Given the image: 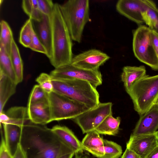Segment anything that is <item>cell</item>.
Listing matches in <instances>:
<instances>
[{
    "mask_svg": "<svg viewBox=\"0 0 158 158\" xmlns=\"http://www.w3.org/2000/svg\"><path fill=\"white\" fill-rule=\"evenodd\" d=\"M51 129L62 141L73 150L75 154L83 152L81 142L68 128L56 125Z\"/></svg>",
    "mask_w": 158,
    "mask_h": 158,
    "instance_id": "16",
    "label": "cell"
},
{
    "mask_svg": "<svg viewBox=\"0 0 158 158\" xmlns=\"http://www.w3.org/2000/svg\"><path fill=\"white\" fill-rule=\"evenodd\" d=\"M52 121L73 119L90 109L85 105L54 91L48 94Z\"/></svg>",
    "mask_w": 158,
    "mask_h": 158,
    "instance_id": "7",
    "label": "cell"
},
{
    "mask_svg": "<svg viewBox=\"0 0 158 158\" xmlns=\"http://www.w3.org/2000/svg\"><path fill=\"white\" fill-rule=\"evenodd\" d=\"M146 158H158V146L151 151Z\"/></svg>",
    "mask_w": 158,
    "mask_h": 158,
    "instance_id": "39",
    "label": "cell"
},
{
    "mask_svg": "<svg viewBox=\"0 0 158 158\" xmlns=\"http://www.w3.org/2000/svg\"><path fill=\"white\" fill-rule=\"evenodd\" d=\"M6 114L9 118V120L6 124H14L22 127L31 121L27 107H13L9 109Z\"/></svg>",
    "mask_w": 158,
    "mask_h": 158,
    "instance_id": "21",
    "label": "cell"
},
{
    "mask_svg": "<svg viewBox=\"0 0 158 158\" xmlns=\"http://www.w3.org/2000/svg\"><path fill=\"white\" fill-rule=\"evenodd\" d=\"M60 8L72 40L80 43L84 27L90 20L88 0H69Z\"/></svg>",
    "mask_w": 158,
    "mask_h": 158,
    "instance_id": "3",
    "label": "cell"
},
{
    "mask_svg": "<svg viewBox=\"0 0 158 158\" xmlns=\"http://www.w3.org/2000/svg\"><path fill=\"white\" fill-rule=\"evenodd\" d=\"M29 48L33 51L43 53L46 55V50L40 40L34 28L33 31L31 44Z\"/></svg>",
    "mask_w": 158,
    "mask_h": 158,
    "instance_id": "33",
    "label": "cell"
},
{
    "mask_svg": "<svg viewBox=\"0 0 158 158\" xmlns=\"http://www.w3.org/2000/svg\"><path fill=\"white\" fill-rule=\"evenodd\" d=\"M17 85L10 78L0 72V113L9 99L15 92Z\"/></svg>",
    "mask_w": 158,
    "mask_h": 158,
    "instance_id": "20",
    "label": "cell"
},
{
    "mask_svg": "<svg viewBox=\"0 0 158 158\" xmlns=\"http://www.w3.org/2000/svg\"><path fill=\"white\" fill-rule=\"evenodd\" d=\"M35 81L46 93L49 94L53 91L52 79L50 74L42 73L36 78Z\"/></svg>",
    "mask_w": 158,
    "mask_h": 158,
    "instance_id": "30",
    "label": "cell"
},
{
    "mask_svg": "<svg viewBox=\"0 0 158 158\" xmlns=\"http://www.w3.org/2000/svg\"><path fill=\"white\" fill-rule=\"evenodd\" d=\"M0 72L10 78L17 85L10 55L0 44Z\"/></svg>",
    "mask_w": 158,
    "mask_h": 158,
    "instance_id": "24",
    "label": "cell"
},
{
    "mask_svg": "<svg viewBox=\"0 0 158 158\" xmlns=\"http://www.w3.org/2000/svg\"><path fill=\"white\" fill-rule=\"evenodd\" d=\"M0 158H12V156L8 150L2 136L0 148Z\"/></svg>",
    "mask_w": 158,
    "mask_h": 158,
    "instance_id": "34",
    "label": "cell"
},
{
    "mask_svg": "<svg viewBox=\"0 0 158 158\" xmlns=\"http://www.w3.org/2000/svg\"><path fill=\"white\" fill-rule=\"evenodd\" d=\"M111 102L100 103L96 107L80 114L73 120L79 126L83 134L95 131L103 120L112 114Z\"/></svg>",
    "mask_w": 158,
    "mask_h": 158,
    "instance_id": "9",
    "label": "cell"
},
{
    "mask_svg": "<svg viewBox=\"0 0 158 158\" xmlns=\"http://www.w3.org/2000/svg\"><path fill=\"white\" fill-rule=\"evenodd\" d=\"M104 139L96 131L87 133L82 139V146L89 148H94L103 146Z\"/></svg>",
    "mask_w": 158,
    "mask_h": 158,
    "instance_id": "29",
    "label": "cell"
},
{
    "mask_svg": "<svg viewBox=\"0 0 158 158\" xmlns=\"http://www.w3.org/2000/svg\"><path fill=\"white\" fill-rule=\"evenodd\" d=\"M12 158H27L20 143L19 144L15 153L12 156Z\"/></svg>",
    "mask_w": 158,
    "mask_h": 158,
    "instance_id": "37",
    "label": "cell"
},
{
    "mask_svg": "<svg viewBox=\"0 0 158 158\" xmlns=\"http://www.w3.org/2000/svg\"><path fill=\"white\" fill-rule=\"evenodd\" d=\"M48 94L46 93L39 85H35L31 92L29 97L27 104L47 99Z\"/></svg>",
    "mask_w": 158,
    "mask_h": 158,
    "instance_id": "31",
    "label": "cell"
},
{
    "mask_svg": "<svg viewBox=\"0 0 158 158\" xmlns=\"http://www.w3.org/2000/svg\"><path fill=\"white\" fill-rule=\"evenodd\" d=\"M116 9L122 15L139 25L144 23L142 15V0H119Z\"/></svg>",
    "mask_w": 158,
    "mask_h": 158,
    "instance_id": "14",
    "label": "cell"
},
{
    "mask_svg": "<svg viewBox=\"0 0 158 158\" xmlns=\"http://www.w3.org/2000/svg\"><path fill=\"white\" fill-rule=\"evenodd\" d=\"M103 147L102 158H119L122 153L121 146L111 141L104 139Z\"/></svg>",
    "mask_w": 158,
    "mask_h": 158,
    "instance_id": "28",
    "label": "cell"
},
{
    "mask_svg": "<svg viewBox=\"0 0 158 158\" xmlns=\"http://www.w3.org/2000/svg\"><path fill=\"white\" fill-rule=\"evenodd\" d=\"M75 155V158H88L87 156L82 153L76 154Z\"/></svg>",
    "mask_w": 158,
    "mask_h": 158,
    "instance_id": "40",
    "label": "cell"
},
{
    "mask_svg": "<svg viewBox=\"0 0 158 158\" xmlns=\"http://www.w3.org/2000/svg\"><path fill=\"white\" fill-rule=\"evenodd\" d=\"M150 37L152 44L157 54L158 52V36L151 30Z\"/></svg>",
    "mask_w": 158,
    "mask_h": 158,
    "instance_id": "36",
    "label": "cell"
},
{
    "mask_svg": "<svg viewBox=\"0 0 158 158\" xmlns=\"http://www.w3.org/2000/svg\"><path fill=\"white\" fill-rule=\"evenodd\" d=\"M146 68L143 65L127 66L123 68L121 77L127 92L135 82L146 75Z\"/></svg>",
    "mask_w": 158,
    "mask_h": 158,
    "instance_id": "19",
    "label": "cell"
},
{
    "mask_svg": "<svg viewBox=\"0 0 158 158\" xmlns=\"http://www.w3.org/2000/svg\"><path fill=\"white\" fill-rule=\"evenodd\" d=\"M0 25V44L10 55L11 44L14 39L13 33L10 27L5 21L1 20Z\"/></svg>",
    "mask_w": 158,
    "mask_h": 158,
    "instance_id": "26",
    "label": "cell"
},
{
    "mask_svg": "<svg viewBox=\"0 0 158 158\" xmlns=\"http://www.w3.org/2000/svg\"><path fill=\"white\" fill-rule=\"evenodd\" d=\"M151 30L147 26L140 25L133 32L132 47L135 57L152 70H158L157 53L152 43Z\"/></svg>",
    "mask_w": 158,
    "mask_h": 158,
    "instance_id": "6",
    "label": "cell"
},
{
    "mask_svg": "<svg viewBox=\"0 0 158 158\" xmlns=\"http://www.w3.org/2000/svg\"><path fill=\"white\" fill-rule=\"evenodd\" d=\"M10 56L18 84L23 80V64L19 48L14 39L11 44Z\"/></svg>",
    "mask_w": 158,
    "mask_h": 158,
    "instance_id": "23",
    "label": "cell"
},
{
    "mask_svg": "<svg viewBox=\"0 0 158 158\" xmlns=\"http://www.w3.org/2000/svg\"><path fill=\"white\" fill-rule=\"evenodd\" d=\"M22 7L25 13L32 21L40 22L43 19V14L40 11L37 0H23Z\"/></svg>",
    "mask_w": 158,
    "mask_h": 158,
    "instance_id": "25",
    "label": "cell"
},
{
    "mask_svg": "<svg viewBox=\"0 0 158 158\" xmlns=\"http://www.w3.org/2000/svg\"><path fill=\"white\" fill-rule=\"evenodd\" d=\"M2 125L6 144L9 152L13 156L20 143L21 127L10 124H3Z\"/></svg>",
    "mask_w": 158,
    "mask_h": 158,
    "instance_id": "18",
    "label": "cell"
},
{
    "mask_svg": "<svg viewBox=\"0 0 158 158\" xmlns=\"http://www.w3.org/2000/svg\"><path fill=\"white\" fill-rule=\"evenodd\" d=\"M50 17L52 31V54L49 60L51 64L56 69L71 64L73 58V44L59 4L55 3Z\"/></svg>",
    "mask_w": 158,
    "mask_h": 158,
    "instance_id": "2",
    "label": "cell"
},
{
    "mask_svg": "<svg viewBox=\"0 0 158 158\" xmlns=\"http://www.w3.org/2000/svg\"><path fill=\"white\" fill-rule=\"evenodd\" d=\"M35 23L36 32L46 50V56L50 60L52 54V31L50 17L43 14L41 21Z\"/></svg>",
    "mask_w": 158,
    "mask_h": 158,
    "instance_id": "15",
    "label": "cell"
},
{
    "mask_svg": "<svg viewBox=\"0 0 158 158\" xmlns=\"http://www.w3.org/2000/svg\"><path fill=\"white\" fill-rule=\"evenodd\" d=\"M127 93L135 110L142 115L155 104L158 98V74L145 75L135 82Z\"/></svg>",
    "mask_w": 158,
    "mask_h": 158,
    "instance_id": "5",
    "label": "cell"
},
{
    "mask_svg": "<svg viewBox=\"0 0 158 158\" xmlns=\"http://www.w3.org/2000/svg\"><path fill=\"white\" fill-rule=\"evenodd\" d=\"M52 80L78 79L89 82L96 88L102 83V75L98 69L88 70L71 64L55 69L50 74Z\"/></svg>",
    "mask_w": 158,
    "mask_h": 158,
    "instance_id": "8",
    "label": "cell"
},
{
    "mask_svg": "<svg viewBox=\"0 0 158 158\" xmlns=\"http://www.w3.org/2000/svg\"><path fill=\"white\" fill-rule=\"evenodd\" d=\"M121 158H141L134 152L128 148H126Z\"/></svg>",
    "mask_w": 158,
    "mask_h": 158,
    "instance_id": "35",
    "label": "cell"
},
{
    "mask_svg": "<svg viewBox=\"0 0 158 158\" xmlns=\"http://www.w3.org/2000/svg\"><path fill=\"white\" fill-rule=\"evenodd\" d=\"M108 116L95 130L100 134L115 135L118 134L120 123V118Z\"/></svg>",
    "mask_w": 158,
    "mask_h": 158,
    "instance_id": "22",
    "label": "cell"
},
{
    "mask_svg": "<svg viewBox=\"0 0 158 158\" xmlns=\"http://www.w3.org/2000/svg\"><path fill=\"white\" fill-rule=\"evenodd\" d=\"M34 28L32 20L29 18L26 21L21 29L19 42L26 48H29L31 44Z\"/></svg>",
    "mask_w": 158,
    "mask_h": 158,
    "instance_id": "27",
    "label": "cell"
},
{
    "mask_svg": "<svg viewBox=\"0 0 158 158\" xmlns=\"http://www.w3.org/2000/svg\"><path fill=\"white\" fill-rule=\"evenodd\" d=\"M142 17L144 23L158 36V8L152 1L142 0Z\"/></svg>",
    "mask_w": 158,
    "mask_h": 158,
    "instance_id": "17",
    "label": "cell"
},
{
    "mask_svg": "<svg viewBox=\"0 0 158 158\" xmlns=\"http://www.w3.org/2000/svg\"><path fill=\"white\" fill-rule=\"evenodd\" d=\"M39 9L44 15L50 17L52 13L54 3L51 0H37Z\"/></svg>",
    "mask_w": 158,
    "mask_h": 158,
    "instance_id": "32",
    "label": "cell"
},
{
    "mask_svg": "<svg viewBox=\"0 0 158 158\" xmlns=\"http://www.w3.org/2000/svg\"><path fill=\"white\" fill-rule=\"evenodd\" d=\"M27 108L29 118L33 123L45 125L52 122L48 98L27 104Z\"/></svg>",
    "mask_w": 158,
    "mask_h": 158,
    "instance_id": "13",
    "label": "cell"
},
{
    "mask_svg": "<svg viewBox=\"0 0 158 158\" xmlns=\"http://www.w3.org/2000/svg\"><path fill=\"white\" fill-rule=\"evenodd\" d=\"M52 81L53 91L80 102L90 109L100 103L96 88L88 81L76 79Z\"/></svg>",
    "mask_w": 158,
    "mask_h": 158,
    "instance_id": "4",
    "label": "cell"
},
{
    "mask_svg": "<svg viewBox=\"0 0 158 158\" xmlns=\"http://www.w3.org/2000/svg\"><path fill=\"white\" fill-rule=\"evenodd\" d=\"M126 148L134 152L141 158H146L158 146V131L150 134L137 136L131 135Z\"/></svg>",
    "mask_w": 158,
    "mask_h": 158,
    "instance_id": "11",
    "label": "cell"
},
{
    "mask_svg": "<svg viewBox=\"0 0 158 158\" xmlns=\"http://www.w3.org/2000/svg\"><path fill=\"white\" fill-rule=\"evenodd\" d=\"M157 58H158V52L157 53Z\"/></svg>",
    "mask_w": 158,
    "mask_h": 158,
    "instance_id": "42",
    "label": "cell"
},
{
    "mask_svg": "<svg viewBox=\"0 0 158 158\" xmlns=\"http://www.w3.org/2000/svg\"><path fill=\"white\" fill-rule=\"evenodd\" d=\"M20 143L27 158H56L62 152H74L51 129L31 121L22 127Z\"/></svg>",
    "mask_w": 158,
    "mask_h": 158,
    "instance_id": "1",
    "label": "cell"
},
{
    "mask_svg": "<svg viewBox=\"0 0 158 158\" xmlns=\"http://www.w3.org/2000/svg\"><path fill=\"white\" fill-rule=\"evenodd\" d=\"M74 154L73 152H64L60 154L56 158H72Z\"/></svg>",
    "mask_w": 158,
    "mask_h": 158,
    "instance_id": "38",
    "label": "cell"
},
{
    "mask_svg": "<svg viewBox=\"0 0 158 158\" xmlns=\"http://www.w3.org/2000/svg\"><path fill=\"white\" fill-rule=\"evenodd\" d=\"M158 129V104L154 105L140 118L131 135L137 136L153 134Z\"/></svg>",
    "mask_w": 158,
    "mask_h": 158,
    "instance_id": "12",
    "label": "cell"
},
{
    "mask_svg": "<svg viewBox=\"0 0 158 158\" xmlns=\"http://www.w3.org/2000/svg\"><path fill=\"white\" fill-rule=\"evenodd\" d=\"M110 57L98 50L92 49L73 57L71 64L75 67L88 70L98 69L100 66Z\"/></svg>",
    "mask_w": 158,
    "mask_h": 158,
    "instance_id": "10",
    "label": "cell"
},
{
    "mask_svg": "<svg viewBox=\"0 0 158 158\" xmlns=\"http://www.w3.org/2000/svg\"><path fill=\"white\" fill-rule=\"evenodd\" d=\"M155 104H158V98L156 100Z\"/></svg>",
    "mask_w": 158,
    "mask_h": 158,
    "instance_id": "41",
    "label": "cell"
}]
</instances>
